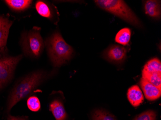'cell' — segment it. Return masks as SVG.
Here are the masks:
<instances>
[{
	"mask_svg": "<svg viewBox=\"0 0 161 120\" xmlns=\"http://www.w3.org/2000/svg\"><path fill=\"white\" fill-rule=\"evenodd\" d=\"M127 97L131 104L134 107H137L144 101L142 92L137 85L133 86L128 89Z\"/></svg>",
	"mask_w": 161,
	"mask_h": 120,
	"instance_id": "obj_9",
	"label": "cell"
},
{
	"mask_svg": "<svg viewBox=\"0 0 161 120\" xmlns=\"http://www.w3.org/2000/svg\"><path fill=\"white\" fill-rule=\"evenodd\" d=\"M142 71L149 72V73L161 74V61L157 58L151 60L145 65Z\"/></svg>",
	"mask_w": 161,
	"mask_h": 120,
	"instance_id": "obj_16",
	"label": "cell"
},
{
	"mask_svg": "<svg viewBox=\"0 0 161 120\" xmlns=\"http://www.w3.org/2000/svg\"><path fill=\"white\" fill-rule=\"evenodd\" d=\"M40 30L39 28L35 27L22 35L21 45L28 56L38 57L43 51L45 46Z\"/></svg>",
	"mask_w": 161,
	"mask_h": 120,
	"instance_id": "obj_4",
	"label": "cell"
},
{
	"mask_svg": "<svg viewBox=\"0 0 161 120\" xmlns=\"http://www.w3.org/2000/svg\"><path fill=\"white\" fill-rule=\"evenodd\" d=\"M13 22L8 18L0 16V49L5 47Z\"/></svg>",
	"mask_w": 161,
	"mask_h": 120,
	"instance_id": "obj_8",
	"label": "cell"
},
{
	"mask_svg": "<svg viewBox=\"0 0 161 120\" xmlns=\"http://www.w3.org/2000/svg\"><path fill=\"white\" fill-rule=\"evenodd\" d=\"M95 3L102 9L111 13L137 28L142 27V23L129 6L121 0H97Z\"/></svg>",
	"mask_w": 161,
	"mask_h": 120,
	"instance_id": "obj_3",
	"label": "cell"
},
{
	"mask_svg": "<svg viewBox=\"0 0 161 120\" xmlns=\"http://www.w3.org/2000/svg\"><path fill=\"white\" fill-rule=\"evenodd\" d=\"M146 14L152 18H158L161 17V6L160 2L157 1H147L144 5Z\"/></svg>",
	"mask_w": 161,
	"mask_h": 120,
	"instance_id": "obj_11",
	"label": "cell"
},
{
	"mask_svg": "<svg viewBox=\"0 0 161 120\" xmlns=\"http://www.w3.org/2000/svg\"><path fill=\"white\" fill-rule=\"evenodd\" d=\"M127 50L124 47L113 45L107 50L105 57L109 61L115 63H120L124 61L126 57Z\"/></svg>",
	"mask_w": 161,
	"mask_h": 120,
	"instance_id": "obj_6",
	"label": "cell"
},
{
	"mask_svg": "<svg viewBox=\"0 0 161 120\" xmlns=\"http://www.w3.org/2000/svg\"><path fill=\"white\" fill-rule=\"evenodd\" d=\"M2 88L1 86V85H0V88Z\"/></svg>",
	"mask_w": 161,
	"mask_h": 120,
	"instance_id": "obj_21",
	"label": "cell"
},
{
	"mask_svg": "<svg viewBox=\"0 0 161 120\" xmlns=\"http://www.w3.org/2000/svg\"><path fill=\"white\" fill-rule=\"evenodd\" d=\"M5 2L12 9L21 11L28 9L32 1L29 0H7Z\"/></svg>",
	"mask_w": 161,
	"mask_h": 120,
	"instance_id": "obj_12",
	"label": "cell"
},
{
	"mask_svg": "<svg viewBox=\"0 0 161 120\" xmlns=\"http://www.w3.org/2000/svg\"><path fill=\"white\" fill-rule=\"evenodd\" d=\"M93 120H116L115 117L108 112L103 110H97L94 113Z\"/></svg>",
	"mask_w": 161,
	"mask_h": 120,
	"instance_id": "obj_17",
	"label": "cell"
},
{
	"mask_svg": "<svg viewBox=\"0 0 161 120\" xmlns=\"http://www.w3.org/2000/svg\"><path fill=\"white\" fill-rule=\"evenodd\" d=\"M46 77L45 72L37 71L29 74L21 79L13 88L10 94L7 102V111H10L18 102L30 94L43 82Z\"/></svg>",
	"mask_w": 161,
	"mask_h": 120,
	"instance_id": "obj_1",
	"label": "cell"
},
{
	"mask_svg": "<svg viewBox=\"0 0 161 120\" xmlns=\"http://www.w3.org/2000/svg\"><path fill=\"white\" fill-rule=\"evenodd\" d=\"M50 110L56 120H65L66 119V112L62 102L59 100H55L51 103Z\"/></svg>",
	"mask_w": 161,
	"mask_h": 120,
	"instance_id": "obj_10",
	"label": "cell"
},
{
	"mask_svg": "<svg viewBox=\"0 0 161 120\" xmlns=\"http://www.w3.org/2000/svg\"><path fill=\"white\" fill-rule=\"evenodd\" d=\"M140 85L146 98L149 101H155L161 97V89L142 77L140 81Z\"/></svg>",
	"mask_w": 161,
	"mask_h": 120,
	"instance_id": "obj_7",
	"label": "cell"
},
{
	"mask_svg": "<svg viewBox=\"0 0 161 120\" xmlns=\"http://www.w3.org/2000/svg\"><path fill=\"white\" fill-rule=\"evenodd\" d=\"M35 8L39 14L42 17L49 19L53 18V13L47 3L39 1L36 2Z\"/></svg>",
	"mask_w": 161,
	"mask_h": 120,
	"instance_id": "obj_13",
	"label": "cell"
},
{
	"mask_svg": "<svg viewBox=\"0 0 161 120\" xmlns=\"http://www.w3.org/2000/svg\"><path fill=\"white\" fill-rule=\"evenodd\" d=\"M27 105L29 109L33 112H37L41 108L40 102L37 97H29L27 101Z\"/></svg>",
	"mask_w": 161,
	"mask_h": 120,
	"instance_id": "obj_18",
	"label": "cell"
},
{
	"mask_svg": "<svg viewBox=\"0 0 161 120\" xmlns=\"http://www.w3.org/2000/svg\"><path fill=\"white\" fill-rule=\"evenodd\" d=\"M142 78L161 89V74L142 71Z\"/></svg>",
	"mask_w": 161,
	"mask_h": 120,
	"instance_id": "obj_14",
	"label": "cell"
},
{
	"mask_svg": "<svg viewBox=\"0 0 161 120\" xmlns=\"http://www.w3.org/2000/svg\"><path fill=\"white\" fill-rule=\"evenodd\" d=\"M4 48L0 50V85L2 87L10 81L17 65L23 58L22 55L17 56L7 55Z\"/></svg>",
	"mask_w": 161,
	"mask_h": 120,
	"instance_id": "obj_5",
	"label": "cell"
},
{
	"mask_svg": "<svg viewBox=\"0 0 161 120\" xmlns=\"http://www.w3.org/2000/svg\"><path fill=\"white\" fill-rule=\"evenodd\" d=\"M156 115L154 111H145L136 116L133 120H156Z\"/></svg>",
	"mask_w": 161,
	"mask_h": 120,
	"instance_id": "obj_19",
	"label": "cell"
},
{
	"mask_svg": "<svg viewBox=\"0 0 161 120\" xmlns=\"http://www.w3.org/2000/svg\"><path fill=\"white\" fill-rule=\"evenodd\" d=\"M46 42L49 56L54 66H60L72 57L74 50L64 40L59 32L54 33Z\"/></svg>",
	"mask_w": 161,
	"mask_h": 120,
	"instance_id": "obj_2",
	"label": "cell"
},
{
	"mask_svg": "<svg viewBox=\"0 0 161 120\" xmlns=\"http://www.w3.org/2000/svg\"><path fill=\"white\" fill-rule=\"evenodd\" d=\"M131 35V30L128 28H124L116 35L115 41L123 45H126L130 41Z\"/></svg>",
	"mask_w": 161,
	"mask_h": 120,
	"instance_id": "obj_15",
	"label": "cell"
},
{
	"mask_svg": "<svg viewBox=\"0 0 161 120\" xmlns=\"http://www.w3.org/2000/svg\"><path fill=\"white\" fill-rule=\"evenodd\" d=\"M7 120H27L23 117H15V116H11L9 115L7 118Z\"/></svg>",
	"mask_w": 161,
	"mask_h": 120,
	"instance_id": "obj_20",
	"label": "cell"
}]
</instances>
